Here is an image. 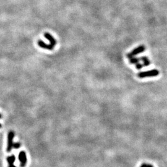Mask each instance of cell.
I'll return each instance as SVG.
<instances>
[{"label":"cell","mask_w":167,"mask_h":167,"mask_svg":"<svg viewBox=\"0 0 167 167\" xmlns=\"http://www.w3.org/2000/svg\"><path fill=\"white\" fill-rule=\"evenodd\" d=\"M159 74V70L156 69H154L150 71H144V72H140L137 74V76L139 78H145V77H155L157 76Z\"/></svg>","instance_id":"6da1fadb"},{"label":"cell","mask_w":167,"mask_h":167,"mask_svg":"<svg viewBox=\"0 0 167 167\" xmlns=\"http://www.w3.org/2000/svg\"><path fill=\"white\" fill-rule=\"evenodd\" d=\"M15 133L14 132L11 131L9 132L7 134V147H6V151L7 152H10L13 149V144H14V137Z\"/></svg>","instance_id":"7a4b0ae2"},{"label":"cell","mask_w":167,"mask_h":167,"mask_svg":"<svg viewBox=\"0 0 167 167\" xmlns=\"http://www.w3.org/2000/svg\"><path fill=\"white\" fill-rule=\"evenodd\" d=\"M145 50V47L144 45H140V46H138V47L134 48L133 51L131 53H128L127 55V57L128 58H131L132 57H134L135 55H138L139 53H141L144 52Z\"/></svg>","instance_id":"3957f363"},{"label":"cell","mask_w":167,"mask_h":167,"mask_svg":"<svg viewBox=\"0 0 167 167\" xmlns=\"http://www.w3.org/2000/svg\"><path fill=\"white\" fill-rule=\"evenodd\" d=\"M19 160L20 162V166L21 167H25L27 165V159L26 153L24 151L20 152L19 154Z\"/></svg>","instance_id":"277c9868"},{"label":"cell","mask_w":167,"mask_h":167,"mask_svg":"<svg viewBox=\"0 0 167 167\" xmlns=\"http://www.w3.org/2000/svg\"><path fill=\"white\" fill-rule=\"evenodd\" d=\"M38 45L40 47L46 49V50H52L53 49L54 46L53 45H51V44H46L45 42H43L42 40H40L38 41Z\"/></svg>","instance_id":"5b68a950"},{"label":"cell","mask_w":167,"mask_h":167,"mask_svg":"<svg viewBox=\"0 0 167 167\" xmlns=\"http://www.w3.org/2000/svg\"><path fill=\"white\" fill-rule=\"evenodd\" d=\"M44 37L48 40L49 42H50V44H51V45L55 46V45H56V43H57L56 42V40L53 38V37L50 33H48V32H46V33H44Z\"/></svg>","instance_id":"8992f818"},{"label":"cell","mask_w":167,"mask_h":167,"mask_svg":"<svg viewBox=\"0 0 167 167\" xmlns=\"http://www.w3.org/2000/svg\"><path fill=\"white\" fill-rule=\"evenodd\" d=\"M6 160H7V163H8V167H16L14 165V163L15 160H16V157L14 155H12L9 157H7L6 158Z\"/></svg>","instance_id":"52a82bcc"},{"label":"cell","mask_w":167,"mask_h":167,"mask_svg":"<svg viewBox=\"0 0 167 167\" xmlns=\"http://www.w3.org/2000/svg\"><path fill=\"white\" fill-rule=\"evenodd\" d=\"M139 59H140V61H143V66H148L150 65V61H149V58L147 56H142L139 58Z\"/></svg>","instance_id":"ba28073f"},{"label":"cell","mask_w":167,"mask_h":167,"mask_svg":"<svg viewBox=\"0 0 167 167\" xmlns=\"http://www.w3.org/2000/svg\"><path fill=\"white\" fill-rule=\"evenodd\" d=\"M129 63H130L131 64H134V65L138 63H139V61H140V59L138 58H135V57H132L131 58H129Z\"/></svg>","instance_id":"9c48e42d"},{"label":"cell","mask_w":167,"mask_h":167,"mask_svg":"<svg viewBox=\"0 0 167 167\" xmlns=\"http://www.w3.org/2000/svg\"><path fill=\"white\" fill-rule=\"evenodd\" d=\"M21 144H20L19 142L14 143V144H13V148H14V149H19L20 147H21Z\"/></svg>","instance_id":"30bf717a"},{"label":"cell","mask_w":167,"mask_h":167,"mask_svg":"<svg viewBox=\"0 0 167 167\" xmlns=\"http://www.w3.org/2000/svg\"><path fill=\"white\" fill-rule=\"evenodd\" d=\"M143 66H143L142 64H140L139 63L135 64V67H136V68L137 69H141L142 68Z\"/></svg>","instance_id":"8fae6325"},{"label":"cell","mask_w":167,"mask_h":167,"mask_svg":"<svg viewBox=\"0 0 167 167\" xmlns=\"http://www.w3.org/2000/svg\"><path fill=\"white\" fill-rule=\"evenodd\" d=\"M140 167H147V164H145V163H144V164H143Z\"/></svg>","instance_id":"7c38bea8"},{"label":"cell","mask_w":167,"mask_h":167,"mask_svg":"<svg viewBox=\"0 0 167 167\" xmlns=\"http://www.w3.org/2000/svg\"><path fill=\"white\" fill-rule=\"evenodd\" d=\"M147 167H154L152 165H150V164H149V165H147Z\"/></svg>","instance_id":"4fadbf2b"},{"label":"cell","mask_w":167,"mask_h":167,"mask_svg":"<svg viewBox=\"0 0 167 167\" xmlns=\"http://www.w3.org/2000/svg\"><path fill=\"white\" fill-rule=\"evenodd\" d=\"M1 118V114H0V118ZM1 127H2V126H1V124H0V128H1Z\"/></svg>","instance_id":"5bb4252c"}]
</instances>
